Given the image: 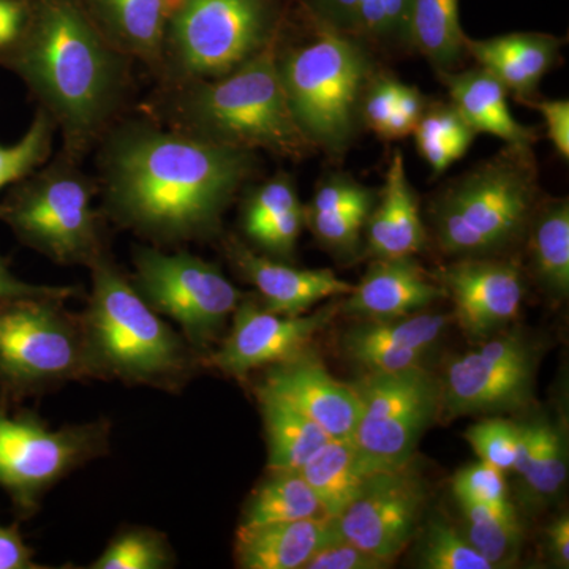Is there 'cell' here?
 I'll return each mask as SVG.
<instances>
[{"mask_svg": "<svg viewBox=\"0 0 569 569\" xmlns=\"http://www.w3.org/2000/svg\"><path fill=\"white\" fill-rule=\"evenodd\" d=\"M99 146L100 211L156 247L219 234L258 168L254 151L198 140L148 114L116 122Z\"/></svg>", "mask_w": 569, "mask_h": 569, "instance_id": "obj_1", "label": "cell"}, {"mask_svg": "<svg viewBox=\"0 0 569 569\" xmlns=\"http://www.w3.org/2000/svg\"><path fill=\"white\" fill-rule=\"evenodd\" d=\"M0 63L28 86L61 133V151L78 162L121 121L133 89L132 59L112 47L82 0H28Z\"/></svg>", "mask_w": 569, "mask_h": 569, "instance_id": "obj_2", "label": "cell"}, {"mask_svg": "<svg viewBox=\"0 0 569 569\" xmlns=\"http://www.w3.org/2000/svg\"><path fill=\"white\" fill-rule=\"evenodd\" d=\"M277 43L224 77L160 88L148 116L213 144L298 160L312 151L296 126L279 70Z\"/></svg>", "mask_w": 569, "mask_h": 569, "instance_id": "obj_3", "label": "cell"}, {"mask_svg": "<svg viewBox=\"0 0 569 569\" xmlns=\"http://www.w3.org/2000/svg\"><path fill=\"white\" fill-rule=\"evenodd\" d=\"M81 312L97 380L179 392L203 365L182 335L146 305L110 253L91 266Z\"/></svg>", "mask_w": 569, "mask_h": 569, "instance_id": "obj_4", "label": "cell"}, {"mask_svg": "<svg viewBox=\"0 0 569 569\" xmlns=\"http://www.w3.org/2000/svg\"><path fill=\"white\" fill-rule=\"evenodd\" d=\"M99 181L81 162L59 151L20 181L0 201V222L18 241L62 266H86L108 252L107 219L93 200Z\"/></svg>", "mask_w": 569, "mask_h": 569, "instance_id": "obj_5", "label": "cell"}, {"mask_svg": "<svg viewBox=\"0 0 569 569\" xmlns=\"http://www.w3.org/2000/svg\"><path fill=\"white\" fill-rule=\"evenodd\" d=\"M277 70L291 116L310 146L331 156L346 152L376 74L361 40L321 29L310 43L277 51Z\"/></svg>", "mask_w": 569, "mask_h": 569, "instance_id": "obj_6", "label": "cell"}, {"mask_svg": "<svg viewBox=\"0 0 569 569\" xmlns=\"http://www.w3.org/2000/svg\"><path fill=\"white\" fill-rule=\"evenodd\" d=\"M537 201L531 148L508 146L437 198L432 220L438 244L443 252L462 257L503 250L529 227Z\"/></svg>", "mask_w": 569, "mask_h": 569, "instance_id": "obj_7", "label": "cell"}, {"mask_svg": "<svg viewBox=\"0 0 569 569\" xmlns=\"http://www.w3.org/2000/svg\"><path fill=\"white\" fill-rule=\"evenodd\" d=\"M66 296L0 302V406L17 407L70 381L97 380L81 313Z\"/></svg>", "mask_w": 569, "mask_h": 569, "instance_id": "obj_8", "label": "cell"}, {"mask_svg": "<svg viewBox=\"0 0 569 569\" xmlns=\"http://www.w3.org/2000/svg\"><path fill=\"white\" fill-rule=\"evenodd\" d=\"M279 0H176L162 58L160 88L224 77L277 43Z\"/></svg>", "mask_w": 569, "mask_h": 569, "instance_id": "obj_9", "label": "cell"}, {"mask_svg": "<svg viewBox=\"0 0 569 569\" xmlns=\"http://www.w3.org/2000/svg\"><path fill=\"white\" fill-rule=\"evenodd\" d=\"M108 419L51 429L32 410L0 406V489L14 518L29 520L54 486L110 449Z\"/></svg>", "mask_w": 569, "mask_h": 569, "instance_id": "obj_10", "label": "cell"}, {"mask_svg": "<svg viewBox=\"0 0 569 569\" xmlns=\"http://www.w3.org/2000/svg\"><path fill=\"white\" fill-rule=\"evenodd\" d=\"M132 283L146 305L181 328L201 362L222 340L228 320L244 298L222 269L186 250L133 249Z\"/></svg>", "mask_w": 569, "mask_h": 569, "instance_id": "obj_11", "label": "cell"}, {"mask_svg": "<svg viewBox=\"0 0 569 569\" xmlns=\"http://www.w3.org/2000/svg\"><path fill=\"white\" fill-rule=\"evenodd\" d=\"M351 387L359 399L351 437L359 468L370 477L411 466L419 440L440 411V385L419 366L366 372Z\"/></svg>", "mask_w": 569, "mask_h": 569, "instance_id": "obj_12", "label": "cell"}, {"mask_svg": "<svg viewBox=\"0 0 569 569\" xmlns=\"http://www.w3.org/2000/svg\"><path fill=\"white\" fill-rule=\"evenodd\" d=\"M537 356L519 336L486 340L449 362L440 385V411L455 418L519 410L531 400Z\"/></svg>", "mask_w": 569, "mask_h": 569, "instance_id": "obj_13", "label": "cell"}, {"mask_svg": "<svg viewBox=\"0 0 569 569\" xmlns=\"http://www.w3.org/2000/svg\"><path fill=\"white\" fill-rule=\"evenodd\" d=\"M340 306L316 313L287 317L269 312L252 298H242L230 332L213 348L203 366L223 376L246 380L254 370L269 369L310 350L317 335L331 323Z\"/></svg>", "mask_w": 569, "mask_h": 569, "instance_id": "obj_14", "label": "cell"}, {"mask_svg": "<svg viewBox=\"0 0 569 569\" xmlns=\"http://www.w3.org/2000/svg\"><path fill=\"white\" fill-rule=\"evenodd\" d=\"M426 486L411 466L370 475L336 520L340 537L391 563L417 535Z\"/></svg>", "mask_w": 569, "mask_h": 569, "instance_id": "obj_15", "label": "cell"}, {"mask_svg": "<svg viewBox=\"0 0 569 569\" xmlns=\"http://www.w3.org/2000/svg\"><path fill=\"white\" fill-rule=\"evenodd\" d=\"M438 279L455 301L456 320L475 340L515 320L526 295L520 269L511 261L462 260L441 269Z\"/></svg>", "mask_w": 569, "mask_h": 569, "instance_id": "obj_16", "label": "cell"}, {"mask_svg": "<svg viewBox=\"0 0 569 569\" xmlns=\"http://www.w3.org/2000/svg\"><path fill=\"white\" fill-rule=\"evenodd\" d=\"M271 392L317 422L335 440H351L359 399L351 385L340 383L313 351L266 369L257 387Z\"/></svg>", "mask_w": 569, "mask_h": 569, "instance_id": "obj_17", "label": "cell"}, {"mask_svg": "<svg viewBox=\"0 0 569 569\" xmlns=\"http://www.w3.org/2000/svg\"><path fill=\"white\" fill-rule=\"evenodd\" d=\"M224 253L241 279L254 287L260 305L279 316H302L323 299L342 298L353 290L331 269L295 268L253 252L236 238L224 241Z\"/></svg>", "mask_w": 569, "mask_h": 569, "instance_id": "obj_18", "label": "cell"}, {"mask_svg": "<svg viewBox=\"0 0 569 569\" xmlns=\"http://www.w3.org/2000/svg\"><path fill=\"white\" fill-rule=\"evenodd\" d=\"M451 316L411 313L391 320H369L343 336L348 358L366 372H397L421 366L425 356L451 325Z\"/></svg>", "mask_w": 569, "mask_h": 569, "instance_id": "obj_19", "label": "cell"}, {"mask_svg": "<svg viewBox=\"0 0 569 569\" xmlns=\"http://www.w3.org/2000/svg\"><path fill=\"white\" fill-rule=\"evenodd\" d=\"M445 295L411 257L376 258L339 310L366 320H391L417 313Z\"/></svg>", "mask_w": 569, "mask_h": 569, "instance_id": "obj_20", "label": "cell"}, {"mask_svg": "<svg viewBox=\"0 0 569 569\" xmlns=\"http://www.w3.org/2000/svg\"><path fill=\"white\" fill-rule=\"evenodd\" d=\"M342 538L336 520L328 518L293 522L239 526L234 560L244 569H302L307 560L328 542Z\"/></svg>", "mask_w": 569, "mask_h": 569, "instance_id": "obj_21", "label": "cell"}, {"mask_svg": "<svg viewBox=\"0 0 569 569\" xmlns=\"http://www.w3.org/2000/svg\"><path fill=\"white\" fill-rule=\"evenodd\" d=\"M561 40L548 33L519 32L466 40L467 54L496 77L519 102L533 100L539 82L560 56Z\"/></svg>", "mask_w": 569, "mask_h": 569, "instance_id": "obj_22", "label": "cell"}, {"mask_svg": "<svg viewBox=\"0 0 569 569\" xmlns=\"http://www.w3.org/2000/svg\"><path fill=\"white\" fill-rule=\"evenodd\" d=\"M176 0H82L112 47L152 74L162 58L164 33Z\"/></svg>", "mask_w": 569, "mask_h": 569, "instance_id": "obj_23", "label": "cell"}, {"mask_svg": "<svg viewBox=\"0 0 569 569\" xmlns=\"http://www.w3.org/2000/svg\"><path fill=\"white\" fill-rule=\"evenodd\" d=\"M367 249L373 258H407L421 252L426 230L417 193L408 181L402 152L396 151L387 182L366 224Z\"/></svg>", "mask_w": 569, "mask_h": 569, "instance_id": "obj_24", "label": "cell"}, {"mask_svg": "<svg viewBox=\"0 0 569 569\" xmlns=\"http://www.w3.org/2000/svg\"><path fill=\"white\" fill-rule=\"evenodd\" d=\"M451 104L477 133L500 138L511 148H531L533 127L516 121L508 107V91L488 70L438 71Z\"/></svg>", "mask_w": 569, "mask_h": 569, "instance_id": "obj_25", "label": "cell"}, {"mask_svg": "<svg viewBox=\"0 0 569 569\" xmlns=\"http://www.w3.org/2000/svg\"><path fill=\"white\" fill-rule=\"evenodd\" d=\"M378 194L348 176H332L318 186L306 209L318 241L339 253H353L359 246Z\"/></svg>", "mask_w": 569, "mask_h": 569, "instance_id": "obj_26", "label": "cell"}, {"mask_svg": "<svg viewBox=\"0 0 569 569\" xmlns=\"http://www.w3.org/2000/svg\"><path fill=\"white\" fill-rule=\"evenodd\" d=\"M254 395L264 422L268 470L298 471L331 440L317 422L280 397L258 388Z\"/></svg>", "mask_w": 569, "mask_h": 569, "instance_id": "obj_27", "label": "cell"}, {"mask_svg": "<svg viewBox=\"0 0 569 569\" xmlns=\"http://www.w3.org/2000/svg\"><path fill=\"white\" fill-rule=\"evenodd\" d=\"M512 471L522 481L523 496L533 505L553 500L568 477L567 438L560 427L531 422L529 437L520 445Z\"/></svg>", "mask_w": 569, "mask_h": 569, "instance_id": "obj_28", "label": "cell"}, {"mask_svg": "<svg viewBox=\"0 0 569 569\" xmlns=\"http://www.w3.org/2000/svg\"><path fill=\"white\" fill-rule=\"evenodd\" d=\"M467 36L459 21V0H411L407 43L438 71L458 67L467 54Z\"/></svg>", "mask_w": 569, "mask_h": 569, "instance_id": "obj_29", "label": "cell"}, {"mask_svg": "<svg viewBox=\"0 0 569 569\" xmlns=\"http://www.w3.org/2000/svg\"><path fill=\"white\" fill-rule=\"evenodd\" d=\"M325 509L299 471L269 470L242 508L239 526L325 518Z\"/></svg>", "mask_w": 569, "mask_h": 569, "instance_id": "obj_30", "label": "cell"}, {"mask_svg": "<svg viewBox=\"0 0 569 569\" xmlns=\"http://www.w3.org/2000/svg\"><path fill=\"white\" fill-rule=\"evenodd\" d=\"M298 471L316 492L325 515L331 519L342 515L369 478L358 466L353 441L335 438L318 449Z\"/></svg>", "mask_w": 569, "mask_h": 569, "instance_id": "obj_31", "label": "cell"}, {"mask_svg": "<svg viewBox=\"0 0 569 569\" xmlns=\"http://www.w3.org/2000/svg\"><path fill=\"white\" fill-rule=\"evenodd\" d=\"M530 228V257L541 287L553 298L569 291V203L550 201L535 211Z\"/></svg>", "mask_w": 569, "mask_h": 569, "instance_id": "obj_32", "label": "cell"}, {"mask_svg": "<svg viewBox=\"0 0 569 569\" xmlns=\"http://www.w3.org/2000/svg\"><path fill=\"white\" fill-rule=\"evenodd\" d=\"M427 100L415 86L389 74H373L361 100V122L381 140H402L415 132Z\"/></svg>", "mask_w": 569, "mask_h": 569, "instance_id": "obj_33", "label": "cell"}, {"mask_svg": "<svg viewBox=\"0 0 569 569\" xmlns=\"http://www.w3.org/2000/svg\"><path fill=\"white\" fill-rule=\"evenodd\" d=\"M413 134L419 153L438 176L466 156L478 133L451 103H436L427 104Z\"/></svg>", "mask_w": 569, "mask_h": 569, "instance_id": "obj_34", "label": "cell"}, {"mask_svg": "<svg viewBox=\"0 0 569 569\" xmlns=\"http://www.w3.org/2000/svg\"><path fill=\"white\" fill-rule=\"evenodd\" d=\"M467 520L466 538L493 568L509 567L520 552L522 530L515 509H501L459 501Z\"/></svg>", "mask_w": 569, "mask_h": 569, "instance_id": "obj_35", "label": "cell"}, {"mask_svg": "<svg viewBox=\"0 0 569 569\" xmlns=\"http://www.w3.org/2000/svg\"><path fill=\"white\" fill-rule=\"evenodd\" d=\"M176 565L167 535L151 527H123L108 542L91 569H168Z\"/></svg>", "mask_w": 569, "mask_h": 569, "instance_id": "obj_36", "label": "cell"}, {"mask_svg": "<svg viewBox=\"0 0 569 569\" xmlns=\"http://www.w3.org/2000/svg\"><path fill=\"white\" fill-rule=\"evenodd\" d=\"M56 132L58 129L50 116L39 110L20 140L10 146L0 144V190L51 159Z\"/></svg>", "mask_w": 569, "mask_h": 569, "instance_id": "obj_37", "label": "cell"}, {"mask_svg": "<svg viewBox=\"0 0 569 569\" xmlns=\"http://www.w3.org/2000/svg\"><path fill=\"white\" fill-rule=\"evenodd\" d=\"M418 556L426 569H493L466 535L438 519L427 526Z\"/></svg>", "mask_w": 569, "mask_h": 569, "instance_id": "obj_38", "label": "cell"}, {"mask_svg": "<svg viewBox=\"0 0 569 569\" xmlns=\"http://www.w3.org/2000/svg\"><path fill=\"white\" fill-rule=\"evenodd\" d=\"M298 206H301V200L293 179L288 174H277L261 186L254 187L246 198L241 216L242 230L247 238H250L266 224Z\"/></svg>", "mask_w": 569, "mask_h": 569, "instance_id": "obj_39", "label": "cell"}, {"mask_svg": "<svg viewBox=\"0 0 569 569\" xmlns=\"http://www.w3.org/2000/svg\"><path fill=\"white\" fill-rule=\"evenodd\" d=\"M411 0H362L353 37L380 44H408L407 22Z\"/></svg>", "mask_w": 569, "mask_h": 569, "instance_id": "obj_40", "label": "cell"}, {"mask_svg": "<svg viewBox=\"0 0 569 569\" xmlns=\"http://www.w3.org/2000/svg\"><path fill=\"white\" fill-rule=\"evenodd\" d=\"M466 438L481 462L509 471L518 451L519 426L501 418H490L467 430Z\"/></svg>", "mask_w": 569, "mask_h": 569, "instance_id": "obj_41", "label": "cell"}, {"mask_svg": "<svg viewBox=\"0 0 569 569\" xmlns=\"http://www.w3.org/2000/svg\"><path fill=\"white\" fill-rule=\"evenodd\" d=\"M459 501H473L486 507L511 511L503 471L486 462L462 468L452 481Z\"/></svg>", "mask_w": 569, "mask_h": 569, "instance_id": "obj_42", "label": "cell"}, {"mask_svg": "<svg viewBox=\"0 0 569 569\" xmlns=\"http://www.w3.org/2000/svg\"><path fill=\"white\" fill-rule=\"evenodd\" d=\"M306 224V208L298 206L284 212L279 219L250 236V241L276 258H288L295 252L296 242Z\"/></svg>", "mask_w": 569, "mask_h": 569, "instance_id": "obj_43", "label": "cell"}, {"mask_svg": "<svg viewBox=\"0 0 569 569\" xmlns=\"http://www.w3.org/2000/svg\"><path fill=\"white\" fill-rule=\"evenodd\" d=\"M387 561L377 559L353 542L343 538L328 542L318 549L302 569H381L387 568Z\"/></svg>", "mask_w": 569, "mask_h": 569, "instance_id": "obj_44", "label": "cell"}, {"mask_svg": "<svg viewBox=\"0 0 569 569\" xmlns=\"http://www.w3.org/2000/svg\"><path fill=\"white\" fill-rule=\"evenodd\" d=\"M302 2L321 29L353 37L356 14L362 0H302Z\"/></svg>", "mask_w": 569, "mask_h": 569, "instance_id": "obj_45", "label": "cell"}, {"mask_svg": "<svg viewBox=\"0 0 569 569\" xmlns=\"http://www.w3.org/2000/svg\"><path fill=\"white\" fill-rule=\"evenodd\" d=\"M82 293V288L59 287V284H36L24 282L18 279L10 271L9 264L0 254V302L10 301V299L31 298V296H66V298H77Z\"/></svg>", "mask_w": 569, "mask_h": 569, "instance_id": "obj_46", "label": "cell"}, {"mask_svg": "<svg viewBox=\"0 0 569 569\" xmlns=\"http://www.w3.org/2000/svg\"><path fill=\"white\" fill-rule=\"evenodd\" d=\"M541 112L546 130L561 159H569V102L568 100H530L527 102Z\"/></svg>", "mask_w": 569, "mask_h": 569, "instance_id": "obj_47", "label": "cell"}, {"mask_svg": "<svg viewBox=\"0 0 569 569\" xmlns=\"http://www.w3.org/2000/svg\"><path fill=\"white\" fill-rule=\"evenodd\" d=\"M33 560V549L26 545L20 526H0V569H43Z\"/></svg>", "mask_w": 569, "mask_h": 569, "instance_id": "obj_48", "label": "cell"}, {"mask_svg": "<svg viewBox=\"0 0 569 569\" xmlns=\"http://www.w3.org/2000/svg\"><path fill=\"white\" fill-rule=\"evenodd\" d=\"M28 11V0H0V50L17 39Z\"/></svg>", "mask_w": 569, "mask_h": 569, "instance_id": "obj_49", "label": "cell"}, {"mask_svg": "<svg viewBox=\"0 0 569 569\" xmlns=\"http://www.w3.org/2000/svg\"><path fill=\"white\" fill-rule=\"evenodd\" d=\"M549 550L560 567L568 568L569 563V518L560 516L548 529Z\"/></svg>", "mask_w": 569, "mask_h": 569, "instance_id": "obj_50", "label": "cell"}]
</instances>
